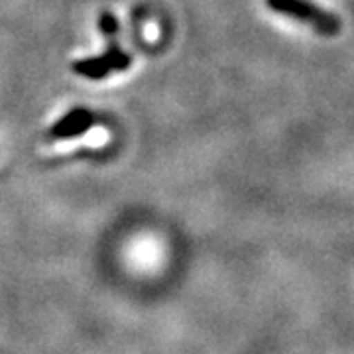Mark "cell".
<instances>
[{"label":"cell","mask_w":354,"mask_h":354,"mask_svg":"<svg viewBox=\"0 0 354 354\" xmlns=\"http://www.w3.org/2000/svg\"><path fill=\"white\" fill-rule=\"evenodd\" d=\"M266 4L272 12H278L295 22L309 26L319 36L333 38L341 34V18L330 10H325L313 0H266Z\"/></svg>","instance_id":"obj_1"},{"label":"cell","mask_w":354,"mask_h":354,"mask_svg":"<svg viewBox=\"0 0 354 354\" xmlns=\"http://www.w3.org/2000/svg\"><path fill=\"white\" fill-rule=\"evenodd\" d=\"M132 64V57L128 55L127 51H122L118 48V44L114 41V36H109V48L106 51L99 55V57H88V59H81L73 64V71L77 75L87 77L93 81L104 79L111 73L116 71H124Z\"/></svg>","instance_id":"obj_2"},{"label":"cell","mask_w":354,"mask_h":354,"mask_svg":"<svg viewBox=\"0 0 354 354\" xmlns=\"http://www.w3.org/2000/svg\"><path fill=\"white\" fill-rule=\"evenodd\" d=\"M95 122H97V116L91 111L75 109L69 114H65L57 124H53V128L50 130V136L55 140L77 138V136L85 134L88 128L95 127Z\"/></svg>","instance_id":"obj_3"},{"label":"cell","mask_w":354,"mask_h":354,"mask_svg":"<svg viewBox=\"0 0 354 354\" xmlns=\"http://www.w3.org/2000/svg\"><path fill=\"white\" fill-rule=\"evenodd\" d=\"M99 26H101V32L106 38L118 34V20H116L111 12L101 14V22H99Z\"/></svg>","instance_id":"obj_4"}]
</instances>
